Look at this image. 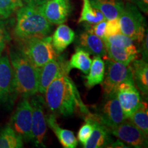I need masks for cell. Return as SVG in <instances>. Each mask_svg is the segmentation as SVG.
Masks as SVG:
<instances>
[{"label":"cell","instance_id":"1","mask_svg":"<svg viewBox=\"0 0 148 148\" xmlns=\"http://www.w3.org/2000/svg\"><path fill=\"white\" fill-rule=\"evenodd\" d=\"M66 65L48 86L45 94V104L56 116H69L79 110L85 116L90 113L83 103L78 90L68 75Z\"/></svg>","mask_w":148,"mask_h":148},{"label":"cell","instance_id":"2","mask_svg":"<svg viewBox=\"0 0 148 148\" xmlns=\"http://www.w3.org/2000/svg\"><path fill=\"white\" fill-rule=\"evenodd\" d=\"M10 61L13 70L16 94L28 98L38 92L39 68L35 66L20 50L10 49Z\"/></svg>","mask_w":148,"mask_h":148},{"label":"cell","instance_id":"3","mask_svg":"<svg viewBox=\"0 0 148 148\" xmlns=\"http://www.w3.org/2000/svg\"><path fill=\"white\" fill-rule=\"evenodd\" d=\"M51 32V23L45 18L37 7L23 5L16 10L14 33L18 39L44 38Z\"/></svg>","mask_w":148,"mask_h":148},{"label":"cell","instance_id":"4","mask_svg":"<svg viewBox=\"0 0 148 148\" xmlns=\"http://www.w3.org/2000/svg\"><path fill=\"white\" fill-rule=\"evenodd\" d=\"M19 40H21L19 50L36 67H41L58 57L51 43V36Z\"/></svg>","mask_w":148,"mask_h":148},{"label":"cell","instance_id":"5","mask_svg":"<svg viewBox=\"0 0 148 148\" xmlns=\"http://www.w3.org/2000/svg\"><path fill=\"white\" fill-rule=\"evenodd\" d=\"M120 29L133 41L141 42L145 36V18L134 3L127 2L119 16Z\"/></svg>","mask_w":148,"mask_h":148},{"label":"cell","instance_id":"6","mask_svg":"<svg viewBox=\"0 0 148 148\" xmlns=\"http://www.w3.org/2000/svg\"><path fill=\"white\" fill-rule=\"evenodd\" d=\"M92 114L109 130L116 127L126 119L115 92L103 95V100L97 105L95 113Z\"/></svg>","mask_w":148,"mask_h":148},{"label":"cell","instance_id":"7","mask_svg":"<svg viewBox=\"0 0 148 148\" xmlns=\"http://www.w3.org/2000/svg\"><path fill=\"white\" fill-rule=\"evenodd\" d=\"M104 78L102 85L103 95L115 92V90L121 83L125 81H133L132 73L130 65L116 62L110 58H106Z\"/></svg>","mask_w":148,"mask_h":148},{"label":"cell","instance_id":"8","mask_svg":"<svg viewBox=\"0 0 148 148\" xmlns=\"http://www.w3.org/2000/svg\"><path fill=\"white\" fill-rule=\"evenodd\" d=\"M32 106V140L36 147H45L47 120L45 113V102L40 95H34L30 101Z\"/></svg>","mask_w":148,"mask_h":148},{"label":"cell","instance_id":"9","mask_svg":"<svg viewBox=\"0 0 148 148\" xmlns=\"http://www.w3.org/2000/svg\"><path fill=\"white\" fill-rule=\"evenodd\" d=\"M32 113L30 101L28 98L23 97L17 105L10 121V126L26 142L32 140Z\"/></svg>","mask_w":148,"mask_h":148},{"label":"cell","instance_id":"10","mask_svg":"<svg viewBox=\"0 0 148 148\" xmlns=\"http://www.w3.org/2000/svg\"><path fill=\"white\" fill-rule=\"evenodd\" d=\"M111 134L116 136L129 147L136 148L147 147V135L126 119L121 124L110 130Z\"/></svg>","mask_w":148,"mask_h":148},{"label":"cell","instance_id":"11","mask_svg":"<svg viewBox=\"0 0 148 148\" xmlns=\"http://www.w3.org/2000/svg\"><path fill=\"white\" fill-rule=\"evenodd\" d=\"M115 93L125 118L128 119L141 102L140 92L134 81H125L121 83L116 89Z\"/></svg>","mask_w":148,"mask_h":148},{"label":"cell","instance_id":"12","mask_svg":"<svg viewBox=\"0 0 148 148\" xmlns=\"http://www.w3.org/2000/svg\"><path fill=\"white\" fill-rule=\"evenodd\" d=\"M37 8L49 23L56 25L65 23L72 10L70 0H47Z\"/></svg>","mask_w":148,"mask_h":148},{"label":"cell","instance_id":"13","mask_svg":"<svg viewBox=\"0 0 148 148\" xmlns=\"http://www.w3.org/2000/svg\"><path fill=\"white\" fill-rule=\"evenodd\" d=\"M16 94L13 70L7 55L0 58V103L12 99Z\"/></svg>","mask_w":148,"mask_h":148},{"label":"cell","instance_id":"14","mask_svg":"<svg viewBox=\"0 0 148 148\" xmlns=\"http://www.w3.org/2000/svg\"><path fill=\"white\" fill-rule=\"evenodd\" d=\"M92 125V131L90 138L83 145L85 148L108 147L113 141L110 130L100 123L91 112L85 116Z\"/></svg>","mask_w":148,"mask_h":148},{"label":"cell","instance_id":"15","mask_svg":"<svg viewBox=\"0 0 148 148\" xmlns=\"http://www.w3.org/2000/svg\"><path fill=\"white\" fill-rule=\"evenodd\" d=\"M66 65V61L58 57L55 60L49 61L40 67L38 92L44 93L48 86L60 74Z\"/></svg>","mask_w":148,"mask_h":148},{"label":"cell","instance_id":"16","mask_svg":"<svg viewBox=\"0 0 148 148\" xmlns=\"http://www.w3.org/2000/svg\"><path fill=\"white\" fill-rule=\"evenodd\" d=\"M77 47L84 49L90 54L99 56H106V49L103 38L85 30L79 35L77 40Z\"/></svg>","mask_w":148,"mask_h":148},{"label":"cell","instance_id":"17","mask_svg":"<svg viewBox=\"0 0 148 148\" xmlns=\"http://www.w3.org/2000/svg\"><path fill=\"white\" fill-rule=\"evenodd\" d=\"M134 83L143 95L148 94V64L147 61L135 59L130 64Z\"/></svg>","mask_w":148,"mask_h":148},{"label":"cell","instance_id":"18","mask_svg":"<svg viewBox=\"0 0 148 148\" xmlns=\"http://www.w3.org/2000/svg\"><path fill=\"white\" fill-rule=\"evenodd\" d=\"M55 114L51 113L46 115L47 124L53 131L62 147L64 148H75L77 145V139L71 130L63 129L57 123Z\"/></svg>","mask_w":148,"mask_h":148},{"label":"cell","instance_id":"19","mask_svg":"<svg viewBox=\"0 0 148 148\" xmlns=\"http://www.w3.org/2000/svg\"><path fill=\"white\" fill-rule=\"evenodd\" d=\"M105 45L108 58L125 65H129L137 58L138 51L134 44L127 47H116L105 42Z\"/></svg>","mask_w":148,"mask_h":148},{"label":"cell","instance_id":"20","mask_svg":"<svg viewBox=\"0 0 148 148\" xmlns=\"http://www.w3.org/2000/svg\"><path fill=\"white\" fill-rule=\"evenodd\" d=\"M75 39V32L71 27L60 24L53 32L51 37V43L55 51L59 54L65 50Z\"/></svg>","mask_w":148,"mask_h":148},{"label":"cell","instance_id":"21","mask_svg":"<svg viewBox=\"0 0 148 148\" xmlns=\"http://www.w3.org/2000/svg\"><path fill=\"white\" fill-rule=\"evenodd\" d=\"M90 2L100 11L106 20L119 18L124 6L122 0H90Z\"/></svg>","mask_w":148,"mask_h":148},{"label":"cell","instance_id":"22","mask_svg":"<svg viewBox=\"0 0 148 148\" xmlns=\"http://www.w3.org/2000/svg\"><path fill=\"white\" fill-rule=\"evenodd\" d=\"M106 65L101 56H94L88 73L84 76L85 86L92 88L96 85L101 84L104 78Z\"/></svg>","mask_w":148,"mask_h":148},{"label":"cell","instance_id":"23","mask_svg":"<svg viewBox=\"0 0 148 148\" xmlns=\"http://www.w3.org/2000/svg\"><path fill=\"white\" fill-rule=\"evenodd\" d=\"M92 63V59L90 53L81 48L76 47L75 51L71 56L69 61L66 62V69L68 72L71 69H76L84 74H87Z\"/></svg>","mask_w":148,"mask_h":148},{"label":"cell","instance_id":"24","mask_svg":"<svg viewBox=\"0 0 148 148\" xmlns=\"http://www.w3.org/2000/svg\"><path fill=\"white\" fill-rule=\"evenodd\" d=\"M23 140L10 124L5 125L0 132V148H21Z\"/></svg>","mask_w":148,"mask_h":148},{"label":"cell","instance_id":"25","mask_svg":"<svg viewBox=\"0 0 148 148\" xmlns=\"http://www.w3.org/2000/svg\"><path fill=\"white\" fill-rule=\"evenodd\" d=\"M106 19L103 14L97 9L94 8L90 0H82V8L77 23H85L93 24Z\"/></svg>","mask_w":148,"mask_h":148},{"label":"cell","instance_id":"26","mask_svg":"<svg viewBox=\"0 0 148 148\" xmlns=\"http://www.w3.org/2000/svg\"><path fill=\"white\" fill-rule=\"evenodd\" d=\"M128 119L143 133L148 134V106L147 102L141 101L138 108Z\"/></svg>","mask_w":148,"mask_h":148},{"label":"cell","instance_id":"27","mask_svg":"<svg viewBox=\"0 0 148 148\" xmlns=\"http://www.w3.org/2000/svg\"><path fill=\"white\" fill-rule=\"evenodd\" d=\"M23 5V0H0V18L10 17Z\"/></svg>","mask_w":148,"mask_h":148},{"label":"cell","instance_id":"28","mask_svg":"<svg viewBox=\"0 0 148 148\" xmlns=\"http://www.w3.org/2000/svg\"><path fill=\"white\" fill-rule=\"evenodd\" d=\"M103 40L104 42L116 47H127L133 44V40L130 37L122 34L121 32L106 37Z\"/></svg>","mask_w":148,"mask_h":148},{"label":"cell","instance_id":"29","mask_svg":"<svg viewBox=\"0 0 148 148\" xmlns=\"http://www.w3.org/2000/svg\"><path fill=\"white\" fill-rule=\"evenodd\" d=\"M85 123L79 128L77 132V141H79L82 146L86 143L90 138L92 131V125L89 119L85 117Z\"/></svg>","mask_w":148,"mask_h":148},{"label":"cell","instance_id":"30","mask_svg":"<svg viewBox=\"0 0 148 148\" xmlns=\"http://www.w3.org/2000/svg\"><path fill=\"white\" fill-rule=\"evenodd\" d=\"M106 19H103L102 21L98 22V23L93 24L87 23L86 25V30L95 34L96 36L100 37L101 38H104L105 32H106Z\"/></svg>","mask_w":148,"mask_h":148},{"label":"cell","instance_id":"31","mask_svg":"<svg viewBox=\"0 0 148 148\" xmlns=\"http://www.w3.org/2000/svg\"><path fill=\"white\" fill-rule=\"evenodd\" d=\"M120 32H121V29H120L119 18L107 20L104 38L119 34Z\"/></svg>","mask_w":148,"mask_h":148},{"label":"cell","instance_id":"32","mask_svg":"<svg viewBox=\"0 0 148 148\" xmlns=\"http://www.w3.org/2000/svg\"><path fill=\"white\" fill-rule=\"evenodd\" d=\"M9 40L10 35L7 31L5 23L0 20V58Z\"/></svg>","mask_w":148,"mask_h":148},{"label":"cell","instance_id":"33","mask_svg":"<svg viewBox=\"0 0 148 148\" xmlns=\"http://www.w3.org/2000/svg\"><path fill=\"white\" fill-rule=\"evenodd\" d=\"M141 45V53L143 56V60L147 62L148 57V34L147 31H146V34H145L143 39L142 40Z\"/></svg>","mask_w":148,"mask_h":148},{"label":"cell","instance_id":"34","mask_svg":"<svg viewBox=\"0 0 148 148\" xmlns=\"http://www.w3.org/2000/svg\"><path fill=\"white\" fill-rule=\"evenodd\" d=\"M132 3L136 5L144 13L147 14L148 12V0H131Z\"/></svg>","mask_w":148,"mask_h":148},{"label":"cell","instance_id":"35","mask_svg":"<svg viewBox=\"0 0 148 148\" xmlns=\"http://www.w3.org/2000/svg\"><path fill=\"white\" fill-rule=\"evenodd\" d=\"M47 0H23V1L26 5H32V6L37 7L38 5L42 4Z\"/></svg>","mask_w":148,"mask_h":148},{"label":"cell","instance_id":"36","mask_svg":"<svg viewBox=\"0 0 148 148\" xmlns=\"http://www.w3.org/2000/svg\"><path fill=\"white\" fill-rule=\"evenodd\" d=\"M108 147H116V148H127L129 147V146H126L125 144L123 143V141L120 140L119 139L116 140V141L113 142L112 141L110 145H108Z\"/></svg>","mask_w":148,"mask_h":148}]
</instances>
